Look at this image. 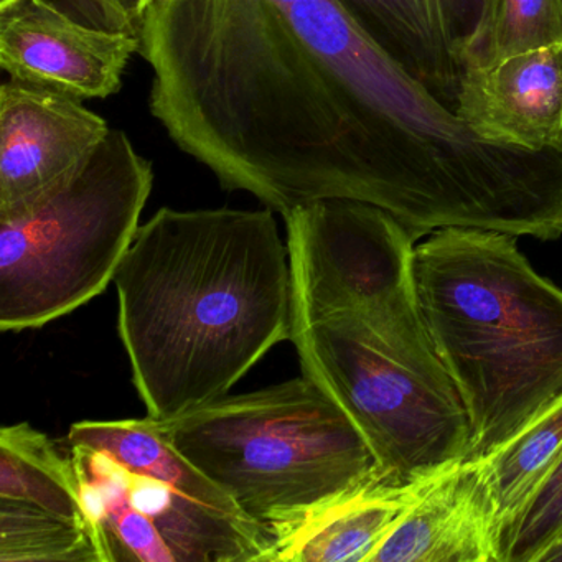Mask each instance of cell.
Segmentation results:
<instances>
[{"mask_svg":"<svg viewBox=\"0 0 562 562\" xmlns=\"http://www.w3.org/2000/svg\"><path fill=\"white\" fill-rule=\"evenodd\" d=\"M139 37L167 136L282 218L337 199L417 239L493 229L531 177V154L473 136L337 0H154Z\"/></svg>","mask_w":562,"mask_h":562,"instance_id":"1","label":"cell"},{"mask_svg":"<svg viewBox=\"0 0 562 562\" xmlns=\"http://www.w3.org/2000/svg\"><path fill=\"white\" fill-rule=\"evenodd\" d=\"M284 223L302 374L350 414L390 482H423L470 459L469 414L417 299L416 236L355 200L307 203Z\"/></svg>","mask_w":562,"mask_h":562,"instance_id":"2","label":"cell"},{"mask_svg":"<svg viewBox=\"0 0 562 562\" xmlns=\"http://www.w3.org/2000/svg\"><path fill=\"white\" fill-rule=\"evenodd\" d=\"M113 284L133 383L156 423L229 394L291 341V261L271 209H160Z\"/></svg>","mask_w":562,"mask_h":562,"instance_id":"3","label":"cell"},{"mask_svg":"<svg viewBox=\"0 0 562 562\" xmlns=\"http://www.w3.org/2000/svg\"><path fill=\"white\" fill-rule=\"evenodd\" d=\"M414 282L437 357L469 414L470 459L508 443L562 400V291L516 236L443 228L416 243Z\"/></svg>","mask_w":562,"mask_h":562,"instance_id":"4","label":"cell"},{"mask_svg":"<svg viewBox=\"0 0 562 562\" xmlns=\"http://www.w3.org/2000/svg\"><path fill=\"white\" fill-rule=\"evenodd\" d=\"M156 426L272 539L341 493L386 479L350 414L305 374Z\"/></svg>","mask_w":562,"mask_h":562,"instance_id":"5","label":"cell"},{"mask_svg":"<svg viewBox=\"0 0 562 562\" xmlns=\"http://www.w3.org/2000/svg\"><path fill=\"white\" fill-rule=\"evenodd\" d=\"M67 443L101 562H266L271 532L149 417L81 420Z\"/></svg>","mask_w":562,"mask_h":562,"instance_id":"6","label":"cell"},{"mask_svg":"<svg viewBox=\"0 0 562 562\" xmlns=\"http://www.w3.org/2000/svg\"><path fill=\"white\" fill-rule=\"evenodd\" d=\"M153 186V164L111 130L77 170L0 210V330L45 327L103 294Z\"/></svg>","mask_w":562,"mask_h":562,"instance_id":"7","label":"cell"},{"mask_svg":"<svg viewBox=\"0 0 562 562\" xmlns=\"http://www.w3.org/2000/svg\"><path fill=\"white\" fill-rule=\"evenodd\" d=\"M140 37L81 24L38 0L0 8V68L9 80L106 100L123 88Z\"/></svg>","mask_w":562,"mask_h":562,"instance_id":"8","label":"cell"},{"mask_svg":"<svg viewBox=\"0 0 562 562\" xmlns=\"http://www.w3.org/2000/svg\"><path fill=\"white\" fill-rule=\"evenodd\" d=\"M104 117L57 91L21 81L0 88V210L77 170L110 134Z\"/></svg>","mask_w":562,"mask_h":562,"instance_id":"9","label":"cell"},{"mask_svg":"<svg viewBox=\"0 0 562 562\" xmlns=\"http://www.w3.org/2000/svg\"><path fill=\"white\" fill-rule=\"evenodd\" d=\"M456 114L486 143L562 154V44L465 71Z\"/></svg>","mask_w":562,"mask_h":562,"instance_id":"10","label":"cell"},{"mask_svg":"<svg viewBox=\"0 0 562 562\" xmlns=\"http://www.w3.org/2000/svg\"><path fill=\"white\" fill-rule=\"evenodd\" d=\"M361 34L456 113L465 70L462 48L483 0H337Z\"/></svg>","mask_w":562,"mask_h":562,"instance_id":"11","label":"cell"},{"mask_svg":"<svg viewBox=\"0 0 562 562\" xmlns=\"http://www.w3.org/2000/svg\"><path fill=\"white\" fill-rule=\"evenodd\" d=\"M498 508L482 459L443 470L370 562H499Z\"/></svg>","mask_w":562,"mask_h":562,"instance_id":"12","label":"cell"},{"mask_svg":"<svg viewBox=\"0 0 562 562\" xmlns=\"http://www.w3.org/2000/svg\"><path fill=\"white\" fill-rule=\"evenodd\" d=\"M436 476L409 485L380 476L341 493L276 532L266 562H370Z\"/></svg>","mask_w":562,"mask_h":562,"instance_id":"13","label":"cell"},{"mask_svg":"<svg viewBox=\"0 0 562 562\" xmlns=\"http://www.w3.org/2000/svg\"><path fill=\"white\" fill-rule=\"evenodd\" d=\"M0 498L32 503L88 525L74 457L29 423L0 429Z\"/></svg>","mask_w":562,"mask_h":562,"instance_id":"14","label":"cell"},{"mask_svg":"<svg viewBox=\"0 0 562 562\" xmlns=\"http://www.w3.org/2000/svg\"><path fill=\"white\" fill-rule=\"evenodd\" d=\"M554 44H562L561 0H483L479 24L460 58L465 71L486 70Z\"/></svg>","mask_w":562,"mask_h":562,"instance_id":"15","label":"cell"},{"mask_svg":"<svg viewBox=\"0 0 562 562\" xmlns=\"http://www.w3.org/2000/svg\"><path fill=\"white\" fill-rule=\"evenodd\" d=\"M561 456L562 400H559L508 443L482 457L502 531L521 513Z\"/></svg>","mask_w":562,"mask_h":562,"instance_id":"16","label":"cell"},{"mask_svg":"<svg viewBox=\"0 0 562 562\" xmlns=\"http://www.w3.org/2000/svg\"><path fill=\"white\" fill-rule=\"evenodd\" d=\"M0 562H101L87 522L0 498Z\"/></svg>","mask_w":562,"mask_h":562,"instance_id":"17","label":"cell"},{"mask_svg":"<svg viewBox=\"0 0 562 562\" xmlns=\"http://www.w3.org/2000/svg\"><path fill=\"white\" fill-rule=\"evenodd\" d=\"M562 554V456L499 536V562L555 561Z\"/></svg>","mask_w":562,"mask_h":562,"instance_id":"18","label":"cell"},{"mask_svg":"<svg viewBox=\"0 0 562 562\" xmlns=\"http://www.w3.org/2000/svg\"><path fill=\"white\" fill-rule=\"evenodd\" d=\"M21 0H0V8L18 4ZM61 14L103 31L130 32L139 35V25L126 14L116 0H38Z\"/></svg>","mask_w":562,"mask_h":562,"instance_id":"19","label":"cell"},{"mask_svg":"<svg viewBox=\"0 0 562 562\" xmlns=\"http://www.w3.org/2000/svg\"><path fill=\"white\" fill-rule=\"evenodd\" d=\"M117 4L126 11L130 18L134 19L137 25H143L144 15L149 11L154 0H116Z\"/></svg>","mask_w":562,"mask_h":562,"instance_id":"20","label":"cell"},{"mask_svg":"<svg viewBox=\"0 0 562 562\" xmlns=\"http://www.w3.org/2000/svg\"><path fill=\"white\" fill-rule=\"evenodd\" d=\"M561 4H562V0H561Z\"/></svg>","mask_w":562,"mask_h":562,"instance_id":"21","label":"cell"}]
</instances>
